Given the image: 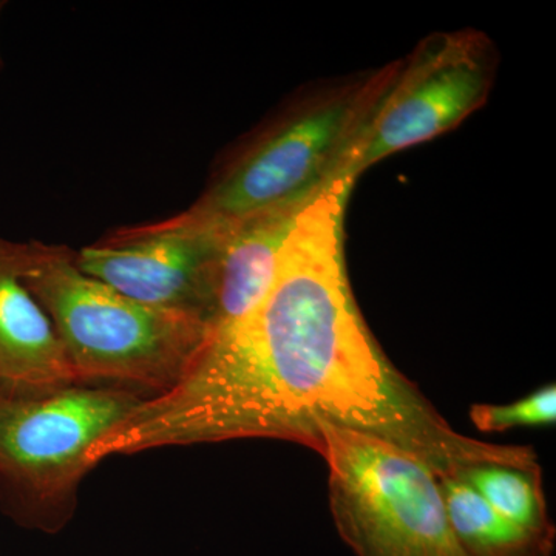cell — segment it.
<instances>
[{"instance_id":"6da1fadb","label":"cell","mask_w":556,"mask_h":556,"mask_svg":"<svg viewBox=\"0 0 556 556\" xmlns=\"http://www.w3.org/2000/svg\"><path fill=\"white\" fill-rule=\"evenodd\" d=\"M348 190L334 182L303 211L257 308L208 334L182 378L142 399L94 445L91 463L249 438L298 442L317 452L325 427L382 439L439 478L473 464L538 463L532 447L457 433L380 350L348 285Z\"/></svg>"},{"instance_id":"7a4b0ae2","label":"cell","mask_w":556,"mask_h":556,"mask_svg":"<svg viewBox=\"0 0 556 556\" xmlns=\"http://www.w3.org/2000/svg\"><path fill=\"white\" fill-rule=\"evenodd\" d=\"M21 273L79 382L155 396L182 378L208 338L200 321L142 305L87 276L62 244L21 243Z\"/></svg>"},{"instance_id":"3957f363","label":"cell","mask_w":556,"mask_h":556,"mask_svg":"<svg viewBox=\"0 0 556 556\" xmlns=\"http://www.w3.org/2000/svg\"><path fill=\"white\" fill-rule=\"evenodd\" d=\"M149 397L109 383H0V507L25 529L58 533L78 504L91 450Z\"/></svg>"},{"instance_id":"277c9868","label":"cell","mask_w":556,"mask_h":556,"mask_svg":"<svg viewBox=\"0 0 556 556\" xmlns=\"http://www.w3.org/2000/svg\"><path fill=\"white\" fill-rule=\"evenodd\" d=\"M399 64L305 105L252 142L178 217L228 229L274 211L309 203L339 182Z\"/></svg>"},{"instance_id":"5b68a950","label":"cell","mask_w":556,"mask_h":556,"mask_svg":"<svg viewBox=\"0 0 556 556\" xmlns=\"http://www.w3.org/2000/svg\"><path fill=\"white\" fill-rule=\"evenodd\" d=\"M329 508L356 556H467L445 510L438 475L382 439L325 427Z\"/></svg>"},{"instance_id":"8992f818","label":"cell","mask_w":556,"mask_h":556,"mask_svg":"<svg viewBox=\"0 0 556 556\" xmlns=\"http://www.w3.org/2000/svg\"><path fill=\"white\" fill-rule=\"evenodd\" d=\"M496 53L479 31H456L426 40L394 79L348 153L340 182L348 188L372 164L399 150L455 129L489 97Z\"/></svg>"},{"instance_id":"52a82bcc","label":"cell","mask_w":556,"mask_h":556,"mask_svg":"<svg viewBox=\"0 0 556 556\" xmlns=\"http://www.w3.org/2000/svg\"><path fill=\"white\" fill-rule=\"evenodd\" d=\"M228 229L178 215L121 229L75 252L76 265L121 294L200 321L211 334L219 252Z\"/></svg>"},{"instance_id":"ba28073f","label":"cell","mask_w":556,"mask_h":556,"mask_svg":"<svg viewBox=\"0 0 556 556\" xmlns=\"http://www.w3.org/2000/svg\"><path fill=\"white\" fill-rule=\"evenodd\" d=\"M50 317L21 273V241L0 236V383L49 387L73 382Z\"/></svg>"},{"instance_id":"9c48e42d","label":"cell","mask_w":556,"mask_h":556,"mask_svg":"<svg viewBox=\"0 0 556 556\" xmlns=\"http://www.w3.org/2000/svg\"><path fill=\"white\" fill-rule=\"evenodd\" d=\"M313 201L263 212L228 228L218 258L211 334L237 324L265 299L289 237Z\"/></svg>"},{"instance_id":"30bf717a","label":"cell","mask_w":556,"mask_h":556,"mask_svg":"<svg viewBox=\"0 0 556 556\" xmlns=\"http://www.w3.org/2000/svg\"><path fill=\"white\" fill-rule=\"evenodd\" d=\"M439 485L450 526L467 556H554L555 540L501 517L466 482L441 477Z\"/></svg>"},{"instance_id":"8fae6325","label":"cell","mask_w":556,"mask_h":556,"mask_svg":"<svg viewBox=\"0 0 556 556\" xmlns=\"http://www.w3.org/2000/svg\"><path fill=\"white\" fill-rule=\"evenodd\" d=\"M470 485L482 500L522 529L556 541L548 515L540 463H481L457 471L455 477Z\"/></svg>"},{"instance_id":"7c38bea8","label":"cell","mask_w":556,"mask_h":556,"mask_svg":"<svg viewBox=\"0 0 556 556\" xmlns=\"http://www.w3.org/2000/svg\"><path fill=\"white\" fill-rule=\"evenodd\" d=\"M470 419L482 433H504L518 427L554 426L556 420L555 383L538 388L529 396L506 405L477 404Z\"/></svg>"},{"instance_id":"4fadbf2b","label":"cell","mask_w":556,"mask_h":556,"mask_svg":"<svg viewBox=\"0 0 556 556\" xmlns=\"http://www.w3.org/2000/svg\"><path fill=\"white\" fill-rule=\"evenodd\" d=\"M3 9H5V2H0V20H2ZM2 68H3V60H2V53H0V73H2Z\"/></svg>"}]
</instances>
